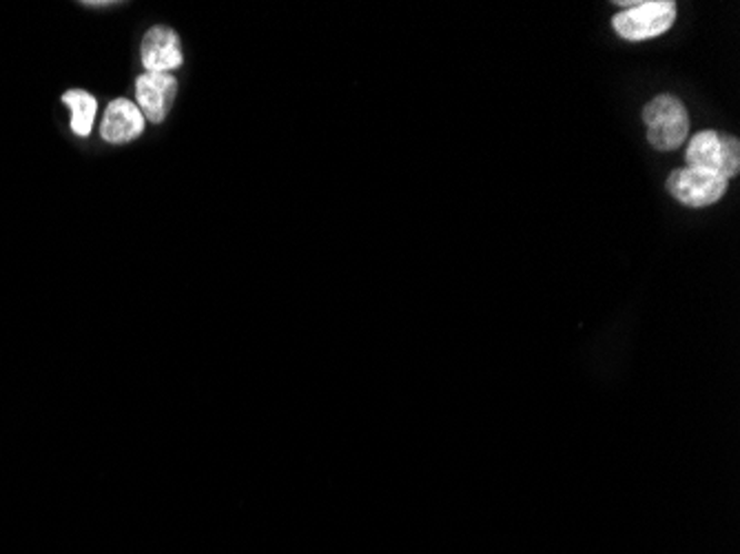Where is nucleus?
<instances>
[{"label":"nucleus","mask_w":740,"mask_h":554,"mask_svg":"<svg viewBox=\"0 0 740 554\" xmlns=\"http://www.w3.org/2000/svg\"><path fill=\"white\" fill-rule=\"evenodd\" d=\"M144 131V115L142 111L127 98L113 100L102 118L100 133L111 144H124L140 138Z\"/></svg>","instance_id":"7"},{"label":"nucleus","mask_w":740,"mask_h":554,"mask_svg":"<svg viewBox=\"0 0 740 554\" xmlns=\"http://www.w3.org/2000/svg\"><path fill=\"white\" fill-rule=\"evenodd\" d=\"M62 102L69 107L71 111V129L76 135H89L93 129V120H96V111H98V102L91 93L73 89L67 91L62 95Z\"/></svg>","instance_id":"8"},{"label":"nucleus","mask_w":740,"mask_h":554,"mask_svg":"<svg viewBox=\"0 0 740 554\" xmlns=\"http://www.w3.org/2000/svg\"><path fill=\"white\" fill-rule=\"evenodd\" d=\"M87 7H111V4H116V2H84Z\"/></svg>","instance_id":"9"},{"label":"nucleus","mask_w":740,"mask_h":554,"mask_svg":"<svg viewBox=\"0 0 740 554\" xmlns=\"http://www.w3.org/2000/svg\"><path fill=\"white\" fill-rule=\"evenodd\" d=\"M688 167L706 169L723 175L728 182L740 171V142L737 135H721L719 131H699L686 153Z\"/></svg>","instance_id":"2"},{"label":"nucleus","mask_w":740,"mask_h":554,"mask_svg":"<svg viewBox=\"0 0 740 554\" xmlns=\"http://www.w3.org/2000/svg\"><path fill=\"white\" fill-rule=\"evenodd\" d=\"M643 122L650 144L659 151L679 149L690 133V115L683 102L670 93H661L643 107Z\"/></svg>","instance_id":"1"},{"label":"nucleus","mask_w":740,"mask_h":554,"mask_svg":"<svg viewBox=\"0 0 740 554\" xmlns=\"http://www.w3.org/2000/svg\"><path fill=\"white\" fill-rule=\"evenodd\" d=\"M728 187H730V182L723 175L706 171V169H694V167L677 169L668 178L670 195L677 202H681L683 207H692V209H703V207L717 204L726 195Z\"/></svg>","instance_id":"4"},{"label":"nucleus","mask_w":740,"mask_h":554,"mask_svg":"<svg viewBox=\"0 0 740 554\" xmlns=\"http://www.w3.org/2000/svg\"><path fill=\"white\" fill-rule=\"evenodd\" d=\"M677 20V4L672 0H646L619 11L612 18L614 31L630 42H641L666 33Z\"/></svg>","instance_id":"3"},{"label":"nucleus","mask_w":740,"mask_h":554,"mask_svg":"<svg viewBox=\"0 0 740 554\" xmlns=\"http://www.w3.org/2000/svg\"><path fill=\"white\" fill-rule=\"evenodd\" d=\"M142 64L149 73H169L182 64L180 38L169 27H153L142 40Z\"/></svg>","instance_id":"6"},{"label":"nucleus","mask_w":740,"mask_h":554,"mask_svg":"<svg viewBox=\"0 0 740 554\" xmlns=\"http://www.w3.org/2000/svg\"><path fill=\"white\" fill-rule=\"evenodd\" d=\"M176 91H178V82L171 73H149L147 71L136 80V98H138L140 111L153 124H160L167 118V113L176 100Z\"/></svg>","instance_id":"5"}]
</instances>
